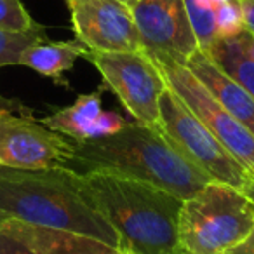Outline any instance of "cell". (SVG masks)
Segmentation results:
<instances>
[{"label": "cell", "instance_id": "cell-18", "mask_svg": "<svg viewBox=\"0 0 254 254\" xmlns=\"http://www.w3.org/2000/svg\"><path fill=\"white\" fill-rule=\"evenodd\" d=\"M21 0H0V30L7 32H32L39 28Z\"/></svg>", "mask_w": 254, "mask_h": 254}, {"label": "cell", "instance_id": "cell-20", "mask_svg": "<svg viewBox=\"0 0 254 254\" xmlns=\"http://www.w3.org/2000/svg\"><path fill=\"white\" fill-rule=\"evenodd\" d=\"M126 124L127 122L117 112H101L98 119L94 120V124L91 126V129L87 131L84 141L112 136V134H115V132H119Z\"/></svg>", "mask_w": 254, "mask_h": 254}, {"label": "cell", "instance_id": "cell-7", "mask_svg": "<svg viewBox=\"0 0 254 254\" xmlns=\"http://www.w3.org/2000/svg\"><path fill=\"white\" fill-rule=\"evenodd\" d=\"M85 60L96 66L106 89L120 99L124 108L150 127H159V99L166 89L160 71L146 53H101L87 51Z\"/></svg>", "mask_w": 254, "mask_h": 254}, {"label": "cell", "instance_id": "cell-25", "mask_svg": "<svg viewBox=\"0 0 254 254\" xmlns=\"http://www.w3.org/2000/svg\"><path fill=\"white\" fill-rule=\"evenodd\" d=\"M237 40H239L240 46L244 47V51H246V53L254 60V35H251L249 32H246V30H244L242 33H239V35H237Z\"/></svg>", "mask_w": 254, "mask_h": 254}, {"label": "cell", "instance_id": "cell-14", "mask_svg": "<svg viewBox=\"0 0 254 254\" xmlns=\"http://www.w3.org/2000/svg\"><path fill=\"white\" fill-rule=\"evenodd\" d=\"M106 89V85L96 89L91 94H80L78 99L71 106L56 110L51 115L40 119V124L49 127L51 131L63 134L64 138L78 143L84 141L85 134L94 124V120L99 117L101 110V92Z\"/></svg>", "mask_w": 254, "mask_h": 254}, {"label": "cell", "instance_id": "cell-22", "mask_svg": "<svg viewBox=\"0 0 254 254\" xmlns=\"http://www.w3.org/2000/svg\"><path fill=\"white\" fill-rule=\"evenodd\" d=\"M237 4L242 12L244 28L251 35H254V0H237Z\"/></svg>", "mask_w": 254, "mask_h": 254}, {"label": "cell", "instance_id": "cell-11", "mask_svg": "<svg viewBox=\"0 0 254 254\" xmlns=\"http://www.w3.org/2000/svg\"><path fill=\"white\" fill-rule=\"evenodd\" d=\"M183 64L204 84V87L219 101V105L254 136V98L239 84L228 78L204 51H195L183 60Z\"/></svg>", "mask_w": 254, "mask_h": 254}, {"label": "cell", "instance_id": "cell-19", "mask_svg": "<svg viewBox=\"0 0 254 254\" xmlns=\"http://www.w3.org/2000/svg\"><path fill=\"white\" fill-rule=\"evenodd\" d=\"M244 19L237 0H230L216 7V33L218 39H233L244 32Z\"/></svg>", "mask_w": 254, "mask_h": 254}, {"label": "cell", "instance_id": "cell-5", "mask_svg": "<svg viewBox=\"0 0 254 254\" xmlns=\"http://www.w3.org/2000/svg\"><path fill=\"white\" fill-rule=\"evenodd\" d=\"M166 85L187 105V108L221 141L244 169H254V136L237 122L183 61L160 51L145 49Z\"/></svg>", "mask_w": 254, "mask_h": 254}, {"label": "cell", "instance_id": "cell-26", "mask_svg": "<svg viewBox=\"0 0 254 254\" xmlns=\"http://www.w3.org/2000/svg\"><path fill=\"white\" fill-rule=\"evenodd\" d=\"M119 2H122V4H126V5H129V7H131V5L134 4L136 0H119Z\"/></svg>", "mask_w": 254, "mask_h": 254}, {"label": "cell", "instance_id": "cell-13", "mask_svg": "<svg viewBox=\"0 0 254 254\" xmlns=\"http://www.w3.org/2000/svg\"><path fill=\"white\" fill-rule=\"evenodd\" d=\"M87 51V47L78 40H68V42L44 40L26 47L19 56V64L32 68L33 71L47 78H53L58 85L68 87V80H64L63 75L70 71L75 61L78 58H84Z\"/></svg>", "mask_w": 254, "mask_h": 254}, {"label": "cell", "instance_id": "cell-8", "mask_svg": "<svg viewBox=\"0 0 254 254\" xmlns=\"http://www.w3.org/2000/svg\"><path fill=\"white\" fill-rule=\"evenodd\" d=\"M75 141L26 115L0 108V167L12 169H71Z\"/></svg>", "mask_w": 254, "mask_h": 254}, {"label": "cell", "instance_id": "cell-23", "mask_svg": "<svg viewBox=\"0 0 254 254\" xmlns=\"http://www.w3.org/2000/svg\"><path fill=\"white\" fill-rule=\"evenodd\" d=\"M226 254H254V228L251 230V233L233 249H230Z\"/></svg>", "mask_w": 254, "mask_h": 254}, {"label": "cell", "instance_id": "cell-6", "mask_svg": "<svg viewBox=\"0 0 254 254\" xmlns=\"http://www.w3.org/2000/svg\"><path fill=\"white\" fill-rule=\"evenodd\" d=\"M159 129L191 164L211 180L240 190L246 169L167 85L159 99Z\"/></svg>", "mask_w": 254, "mask_h": 254}, {"label": "cell", "instance_id": "cell-4", "mask_svg": "<svg viewBox=\"0 0 254 254\" xmlns=\"http://www.w3.org/2000/svg\"><path fill=\"white\" fill-rule=\"evenodd\" d=\"M254 228V204L230 185L211 181L183 200L178 239L185 254H226Z\"/></svg>", "mask_w": 254, "mask_h": 254}, {"label": "cell", "instance_id": "cell-3", "mask_svg": "<svg viewBox=\"0 0 254 254\" xmlns=\"http://www.w3.org/2000/svg\"><path fill=\"white\" fill-rule=\"evenodd\" d=\"M0 218L99 239L120 249L106 219L89 204L75 183V171L0 167Z\"/></svg>", "mask_w": 254, "mask_h": 254}, {"label": "cell", "instance_id": "cell-15", "mask_svg": "<svg viewBox=\"0 0 254 254\" xmlns=\"http://www.w3.org/2000/svg\"><path fill=\"white\" fill-rule=\"evenodd\" d=\"M204 53L226 77L254 98V60L244 51L237 37L216 39Z\"/></svg>", "mask_w": 254, "mask_h": 254}, {"label": "cell", "instance_id": "cell-1", "mask_svg": "<svg viewBox=\"0 0 254 254\" xmlns=\"http://www.w3.org/2000/svg\"><path fill=\"white\" fill-rule=\"evenodd\" d=\"M75 183L127 254H185L178 239L183 200L176 195L115 171H75Z\"/></svg>", "mask_w": 254, "mask_h": 254}, {"label": "cell", "instance_id": "cell-16", "mask_svg": "<svg viewBox=\"0 0 254 254\" xmlns=\"http://www.w3.org/2000/svg\"><path fill=\"white\" fill-rule=\"evenodd\" d=\"M188 21L197 39L198 49L205 51L216 39V7L212 0H183Z\"/></svg>", "mask_w": 254, "mask_h": 254}, {"label": "cell", "instance_id": "cell-2", "mask_svg": "<svg viewBox=\"0 0 254 254\" xmlns=\"http://www.w3.org/2000/svg\"><path fill=\"white\" fill-rule=\"evenodd\" d=\"M75 167L127 174L164 188L181 200L214 181L191 164L159 127L141 122H127L119 132L106 138L75 143L71 169Z\"/></svg>", "mask_w": 254, "mask_h": 254}, {"label": "cell", "instance_id": "cell-9", "mask_svg": "<svg viewBox=\"0 0 254 254\" xmlns=\"http://www.w3.org/2000/svg\"><path fill=\"white\" fill-rule=\"evenodd\" d=\"M71 26L89 51L143 53L132 11L119 0H66Z\"/></svg>", "mask_w": 254, "mask_h": 254}, {"label": "cell", "instance_id": "cell-17", "mask_svg": "<svg viewBox=\"0 0 254 254\" xmlns=\"http://www.w3.org/2000/svg\"><path fill=\"white\" fill-rule=\"evenodd\" d=\"M47 40L44 26L32 30V32H7L0 30V66L19 64V56L26 47Z\"/></svg>", "mask_w": 254, "mask_h": 254}, {"label": "cell", "instance_id": "cell-21", "mask_svg": "<svg viewBox=\"0 0 254 254\" xmlns=\"http://www.w3.org/2000/svg\"><path fill=\"white\" fill-rule=\"evenodd\" d=\"M0 254H40L30 244L0 226Z\"/></svg>", "mask_w": 254, "mask_h": 254}, {"label": "cell", "instance_id": "cell-27", "mask_svg": "<svg viewBox=\"0 0 254 254\" xmlns=\"http://www.w3.org/2000/svg\"><path fill=\"white\" fill-rule=\"evenodd\" d=\"M216 5H219V4H225V2H230V0H212Z\"/></svg>", "mask_w": 254, "mask_h": 254}, {"label": "cell", "instance_id": "cell-24", "mask_svg": "<svg viewBox=\"0 0 254 254\" xmlns=\"http://www.w3.org/2000/svg\"><path fill=\"white\" fill-rule=\"evenodd\" d=\"M240 191H242V193L254 204V169H247L246 171V174H244L242 187H240Z\"/></svg>", "mask_w": 254, "mask_h": 254}, {"label": "cell", "instance_id": "cell-10", "mask_svg": "<svg viewBox=\"0 0 254 254\" xmlns=\"http://www.w3.org/2000/svg\"><path fill=\"white\" fill-rule=\"evenodd\" d=\"M131 11L145 49L181 61L198 51L183 0H136Z\"/></svg>", "mask_w": 254, "mask_h": 254}, {"label": "cell", "instance_id": "cell-12", "mask_svg": "<svg viewBox=\"0 0 254 254\" xmlns=\"http://www.w3.org/2000/svg\"><path fill=\"white\" fill-rule=\"evenodd\" d=\"M0 226L18 235L40 254H127L99 239L66 230L35 226L11 218H0Z\"/></svg>", "mask_w": 254, "mask_h": 254}]
</instances>
